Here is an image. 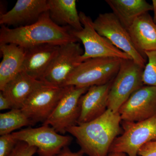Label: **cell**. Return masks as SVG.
<instances>
[{
  "mask_svg": "<svg viewBox=\"0 0 156 156\" xmlns=\"http://www.w3.org/2000/svg\"><path fill=\"white\" fill-rule=\"evenodd\" d=\"M68 87H56L44 84L38 88L26 101L21 110L33 125L44 123L58 104Z\"/></svg>",
  "mask_w": 156,
  "mask_h": 156,
  "instance_id": "obj_10",
  "label": "cell"
},
{
  "mask_svg": "<svg viewBox=\"0 0 156 156\" xmlns=\"http://www.w3.org/2000/svg\"><path fill=\"white\" fill-rule=\"evenodd\" d=\"M118 112L123 122H140L156 115V87L144 86L134 92Z\"/></svg>",
  "mask_w": 156,
  "mask_h": 156,
  "instance_id": "obj_12",
  "label": "cell"
},
{
  "mask_svg": "<svg viewBox=\"0 0 156 156\" xmlns=\"http://www.w3.org/2000/svg\"><path fill=\"white\" fill-rule=\"evenodd\" d=\"M93 24L99 34L129 55L137 64L145 67L146 57L136 50L128 30L112 12L99 14L93 21Z\"/></svg>",
  "mask_w": 156,
  "mask_h": 156,
  "instance_id": "obj_6",
  "label": "cell"
},
{
  "mask_svg": "<svg viewBox=\"0 0 156 156\" xmlns=\"http://www.w3.org/2000/svg\"><path fill=\"white\" fill-rule=\"evenodd\" d=\"M60 46L45 44L25 49V57L21 72L41 81L58 54Z\"/></svg>",
  "mask_w": 156,
  "mask_h": 156,
  "instance_id": "obj_14",
  "label": "cell"
},
{
  "mask_svg": "<svg viewBox=\"0 0 156 156\" xmlns=\"http://www.w3.org/2000/svg\"><path fill=\"white\" fill-rule=\"evenodd\" d=\"M45 84L20 72L1 91L11 102L12 109H21L35 91Z\"/></svg>",
  "mask_w": 156,
  "mask_h": 156,
  "instance_id": "obj_17",
  "label": "cell"
},
{
  "mask_svg": "<svg viewBox=\"0 0 156 156\" xmlns=\"http://www.w3.org/2000/svg\"><path fill=\"white\" fill-rule=\"evenodd\" d=\"M72 30L55 23L48 11L30 25L14 28L1 25L0 44H14L24 49L45 44L61 46L79 41L73 34Z\"/></svg>",
  "mask_w": 156,
  "mask_h": 156,
  "instance_id": "obj_1",
  "label": "cell"
},
{
  "mask_svg": "<svg viewBox=\"0 0 156 156\" xmlns=\"http://www.w3.org/2000/svg\"><path fill=\"white\" fill-rule=\"evenodd\" d=\"M154 12V20L156 23V0H153L152 4Z\"/></svg>",
  "mask_w": 156,
  "mask_h": 156,
  "instance_id": "obj_28",
  "label": "cell"
},
{
  "mask_svg": "<svg viewBox=\"0 0 156 156\" xmlns=\"http://www.w3.org/2000/svg\"><path fill=\"white\" fill-rule=\"evenodd\" d=\"M121 121L119 112L107 109L95 119L68 128L66 132L75 137L81 153L89 156H108L121 132Z\"/></svg>",
  "mask_w": 156,
  "mask_h": 156,
  "instance_id": "obj_2",
  "label": "cell"
},
{
  "mask_svg": "<svg viewBox=\"0 0 156 156\" xmlns=\"http://www.w3.org/2000/svg\"><path fill=\"white\" fill-rule=\"evenodd\" d=\"M83 154L80 152H73L69 149L68 147L63 148L59 153L55 156H83Z\"/></svg>",
  "mask_w": 156,
  "mask_h": 156,
  "instance_id": "obj_27",
  "label": "cell"
},
{
  "mask_svg": "<svg viewBox=\"0 0 156 156\" xmlns=\"http://www.w3.org/2000/svg\"><path fill=\"white\" fill-rule=\"evenodd\" d=\"M11 134L18 141L37 148L39 156H56L73 140L71 136L59 134L51 126L45 125L38 128L29 127Z\"/></svg>",
  "mask_w": 156,
  "mask_h": 156,
  "instance_id": "obj_8",
  "label": "cell"
},
{
  "mask_svg": "<svg viewBox=\"0 0 156 156\" xmlns=\"http://www.w3.org/2000/svg\"><path fill=\"white\" fill-rule=\"evenodd\" d=\"M108 156H128L126 154L123 153L112 152L110 153Z\"/></svg>",
  "mask_w": 156,
  "mask_h": 156,
  "instance_id": "obj_29",
  "label": "cell"
},
{
  "mask_svg": "<svg viewBox=\"0 0 156 156\" xmlns=\"http://www.w3.org/2000/svg\"><path fill=\"white\" fill-rule=\"evenodd\" d=\"M2 59L0 63V90L21 72L25 49L14 44H0Z\"/></svg>",
  "mask_w": 156,
  "mask_h": 156,
  "instance_id": "obj_18",
  "label": "cell"
},
{
  "mask_svg": "<svg viewBox=\"0 0 156 156\" xmlns=\"http://www.w3.org/2000/svg\"><path fill=\"white\" fill-rule=\"evenodd\" d=\"M84 53L80 43L70 42L61 45L58 54L50 66L41 81L47 85L65 87L70 75L80 64Z\"/></svg>",
  "mask_w": 156,
  "mask_h": 156,
  "instance_id": "obj_11",
  "label": "cell"
},
{
  "mask_svg": "<svg viewBox=\"0 0 156 156\" xmlns=\"http://www.w3.org/2000/svg\"><path fill=\"white\" fill-rule=\"evenodd\" d=\"M79 15L83 29L80 31L72 30V33L83 45L84 53L80 57V63L89 58L97 57L132 59L129 55L115 47L107 39L97 32L91 17L83 12H80Z\"/></svg>",
  "mask_w": 156,
  "mask_h": 156,
  "instance_id": "obj_5",
  "label": "cell"
},
{
  "mask_svg": "<svg viewBox=\"0 0 156 156\" xmlns=\"http://www.w3.org/2000/svg\"><path fill=\"white\" fill-rule=\"evenodd\" d=\"M112 13L127 30L136 18L153 11L152 5L145 0H106Z\"/></svg>",
  "mask_w": 156,
  "mask_h": 156,
  "instance_id": "obj_20",
  "label": "cell"
},
{
  "mask_svg": "<svg viewBox=\"0 0 156 156\" xmlns=\"http://www.w3.org/2000/svg\"><path fill=\"white\" fill-rule=\"evenodd\" d=\"M144 54L148 62L143 73L144 85L156 87V51H147Z\"/></svg>",
  "mask_w": 156,
  "mask_h": 156,
  "instance_id": "obj_22",
  "label": "cell"
},
{
  "mask_svg": "<svg viewBox=\"0 0 156 156\" xmlns=\"http://www.w3.org/2000/svg\"><path fill=\"white\" fill-rule=\"evenodd\" d=\"M112 81L104 85L89 87L88 91L81 96L79 102L80 113L77 124L95 119L106 111Z\"/></svg>",
  "mask_w": 156,
  "mask_h": 156,
  "instance_id": "obj_15",
  "label": "cell"
},
{
  "mask_svg": "<svg viewBox=\"0 0 156 156\" xmlns=\"http://www.w3.org/2000/svg\"><path fill=\"white\" fill-rule=\"evenodd\" d=\"M136 50L145 57L147 51H156V23L149 13L135 20L128 29Z\"/></svg>",
  "mask_w": 156,
  "mask_h": 156,
  "instance_id": "obj_16",
  "label": "cell"
},
{
  "mask_svg": "<svg viewBox=\"0 0 156 156\" xmlns=\"http://www.w3.org/2000/svg\"><path fill=\"white\" fill-rule=\"evenodd\" d=\"M144 68L132 59H122L109 92L108 109L118 112L130 96L144 86L142 80Z\"/></svg>",
  "mask_w": 156,
  "mask_h": 156,
  "instance_id": "obj_4",
  "label": "cell"
},
{
  "mask_svg": "<svg viewBox=\"0 0 156 156\" xmlns=\"http://www.w3.org/2000/svg\"><path fill=\"white\" fill-rule=\"evenodd\" d=\"M11 102L2 92H0V110L12 109Z\"/></svg>",
  "mask_w": 156,
  "mask_h": 156,
  "instance_id": "obj_26",
  "label": "cell"
},
{
  "mask_svg": "<svg viewBox=\"0 0 156 156\" xmlns=\"http://www.w3.org/2000/svg\"><path fill=\"white\" fill-rule=\"evenodd\" d=\"M124 132L112 144L109 153L119 152L128 156H138L144 144L156 140V115L140 122H123Z\"/></svg>",
  "mask_w": 156,
  "mask_h": 156,
  "instance_id": "obj_7",
  "label": "cell"
},
{
  "mask_svg": "<svg viewBox=\"0 0 156 156\" xmlns=\"http://www.w3.org/2000/svg\"><path fill=\"white\" fill-rule=\"evenodd\" d=\"M51 20L58 26L69 27L73 30L83 29L76 0H48Z\"/></svg>",
  "mask_w": 156,
  "mask_h": 156,
  "instance_id": "obj_19",
  "label": "cell"
},
{
  "mask_svg": "<svg viewBox=\"0 0 156 156\" xmlns=\"http://www.w3.org/2000/svg\"><path fill=\"white\" fill-rule=\"evenodd\" d=\"M139 156H156V140L151 141L144 144L140 149Z\"/></svg>",
  "mask_w": 156,
  "mask_h": 156,
  "instance_id": "obj_25",
  "label": "cell"
},
{
  "mask_svg": "<svg viewBox=\"0 0 156 156\" xmlns=\"http://www.w3.org/2000/svg\"><path fill=\"white\" fill-rule=\"evenodd\" d=\"M49 10L48 0H18L10 11L1 14V25L21 27L36 22Z\"/></svg>",
  "mask_w": 156,
  "mask_h": 156,
  "instance_id": "obj_13",
  "label": "cell"
},
{
  "mask_svg": "<svg viewBox=\"0 0 156 156\" xmlns=\"http://www.w3.org/2000/svg\"><path fill=\"white\" fill-rule=\"evenodd\" d=\"M18 140L12 134L0 136V156H9L17 145Z\"/></svg>",
  "mask_w": 156,
  "mask_h": 156,
  "instance_id": "obj_23",
  "label": "cell"
},
{
  "mask_svg": "<svg viewBox=\"0 0 156 156\" xmlns=\"http://www.w3.org/2000/svg\"><path fill=\"white\" fill-rule=\"evenodd\" d=\"M89 88L68 86L58 104L43 125L52 127L61 134L68 128L77 124L80 113V99Z\"/></svg>",
  "mask_w": 156,
  "mask_h": 156,
  "instance_id": "obj_9",
  "label": "cell"
},
{
  "mask_svg": "<svg viewBox=\"0 0 156 156\" xmlns=\"http://www.w3.org/2000/svg\"><path fill=\"white\" fill-rule=\"evenodd\" d=\"M37 148L30 146L23 141H18L9 156H33L37 153Z\"/></svg>",
  "mask_w": 156,
  "mask_h": 156,
  "instance_id": "obj_24",
  "label": "cell"
},
{
  "mask_svg": "<svg viewBox=\"0 0 156 156\" xmlns=\"http://www.w3.org/2000/svg\"><path fill=\"white\" fill-rule=\"evenodd\" d=\"M122 60L114 57H102L82 62L70 75L64 87L89 88L108 83L116 75Z\"/></svg>",
  "mask_w": 156,
  "mask_h": 156,
  "instance_id": "obj_3",
  "label": "cell"
},
{
  "mask_svg": "<svg viewBox=\"0 0 156 156\" xmlns=\"http://www.w3.org/2000/svg\"><path fill=\"white\" fill-rule=\"evenodd\" d=\"M32 122L21 109L13 108L0 114V135L10 134L24 126H33Z\"/></svg>",
  "mask_w": 156,
  "mask_h": 156,
  "instance_id": "obj_21",
  "label": "cell"
}]
</instances>
